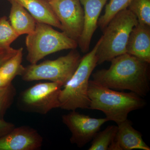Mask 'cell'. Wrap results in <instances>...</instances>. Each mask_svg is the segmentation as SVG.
Wrapping results in <instances>:
<instances>
[{
    "instance_id": "obj_20",
    "label": "cell",
    "mask_w": 150,
    "mask_h": 150,
    "mask_svg": "<svg viewBox=\"0 0 150 150\" xmlns=\"http://www.w3.org/2000/svg\"><path fill=\"white\" fill-rule=\"evenodd\" d=\"M19 35L5 16L0 18V49L9 48Z\"/></svg>"
},
{
    "instance_id": "obj_4",
    "label": "cell",
    "mask_w": 150,
    "mask_h": 150,
    "mask_svg": "<svg viewBox=\"0 0 150 150\" xmlns=\"http://www.w3.org/2000/svg\"><path fill=\"white\" fill-rule=\"evenodd\" d=\"M138 23L137 17L128 8L120 11L110 20L103 30L96 52L97 65L126 53L129 35Z\"/></svg>"
},
{
    "instance_id": "obj_11",
    "label": "cell",
    "mask_w": 150,
    "mask_h": 150,
    "mask_svg": "<svg viewBox=\"0 0 150 150\" xmlns=\"http://www.w3.org/2000/svg\"><path fill=\"white\" fill-rule=\"evenodd\" d=\"M83 6V30L77 43L83 53L88 52L93 35L97 28L102 9L108 0H80Z\"/></svg>"
},
{
    "instance_id": "obj_21",
    "label": "cell",
    "mask_w": 150,
    "mask_h": 150,
    "mask_svg": "<svg viewBox=\"0 0 150 150\" xmlns=\"http://www.w3.org/2000/svg\"><path fill=\"white\" fill-rule=\"evenodd\" d=\"M16 94V89L12 83L0 88V118L4 119L6 112L13 103Z\"/></svg>"
},
{
    "instance_id": "obj_1",
    "label": "cell",
    "mask_w": 150,
    "mask_h": 150,
    "mask_svg": "<svg viewBox=\"0 0 150 150\" xmlns=\"http://www.w3.org/2000/svg\"><path fill=\"white\" fill-rule=\"evenodd\" d=\"M109 69L97 71L93 81L113 90H127L144 97L149 91V64L126 53L110 61Z\"/></svg>"
},
{
    "instance_id": "obj_19",
    "label": "cell",
    "mask_w": 150,
    "mask_h": 150,
    "mask_svg": "<svg viewBox=\"0 0 150 150\" xmlns=\"http://www.w3.org/2000/svg\"><path fill=\"white\" fill-rule=\"evenodd\" d=\"M127 8L137 17L139 23L150 26V0H133Z\"/></svg>"
},
{
    "instance_id": "obj_16",
    "label": "cell",
    "mask_w": 150,
    "mask_h": 150,
    "mask_svg": "<svg viewBox=\"0 0 150 150\" xmlns=\"http://www.w3.org/2000/svg\"><path fill=\"white\" fill-rule=\"evenodd\" d=\"M23 48L18 49L16 54L0 67V88L11 84L16 76H21L25 67L22 65Z\"/></svg>"
},
{
    "instance_id": "obj_9",
    "label": "cell",
    "mask_w": 150,
    "mask_h": 150,
    "mask_svg": "<svg viewBox=\"0 0 150 150\" xmlns=\"http://www.w3.org/2000/svg\"><path fill=\"white\" fill-rule=\"evenodd\" d=\"M62 120L71 133V143L79 148L83 147L91 141L101 126L108 121L106 117L91 118L76 110L62 115Z\"/></svg>"
},
{
    "instance_id": "obj_18",
    "label": "cell",
    "mask_w": 150,
    "mask_h": 150,
    "mask_svg": "<svg viewBox=\"0 0 150 150\" xmlns=\"http://www.w3.org/2000/svg\"><path fill=\"white\" fill-rule=\"evenodd\" d=\"M133 0H110L105 6L104 13L99 18L98 25L103 30L115 15L120 11L128 8Z\"/></svg>"
},
{
    "instance_id": "obj_3",
    "label": "cell",
    "mask_w": 150,
    "mask_h": 150,
    "mask_svg": "<svg viewBox=\"0 0 150 150\" xmlns=\"http://www.w3.org/2000/svg\"><path fill=\"white\" fill-rule=\"evenodd\" d=\"M101 40L100 37L92 50L82 57L74 74L62 88L59 97L61 109L71 111L89 109V79L97 65L96 52Z\"/></svg>"
},
{
    "instance_id": "obj_7",
    "label": "cell",
    "mask_w": 150,
    "mask_h": 150,
    "mask_svg": "<svg viewBox=\"0 0 150 150\" xmlns=\"http://www.w3.org/2000/svg\"><path fill=\"white\" fill-rule=\"evenodd\" d=\"M63 86L51 81L35 84L21 93L17 105L25 112L47 114L52 109L60 108L59 94Z\"/></svg>"
},
{
    "instance_id": "obj_14",
    "label": "cell",
    "mask_w": 150,
    "mask_h": 150,
    "mask_svg": "<svg viewBox=\"0 0 150 150\" xmlns=\"http://www.w3.org/2000/svg\"><path fill=\"white\" fill-rule=\"evenodd\" d=\"M24 7L36 22L62 29L60 22L48 2L43 0H14Z\"/></svg>"
},
{
    "instance_id": "obj_17",
    "label": "cell",
    "mask_w": 150,
    "mask_h": 150,
    "mask_svg": "<svg viewBox=\"0 0 150 150\" xmlns=\"http://www.w3.org/2000/svg\"><path fill=\"white\" fill-rule=\"evenodd\" d=\"M118 130V126H109L98 131L92 140L88 150H108Z\"/></svg>"
},
{
    "instance_id": "obj_8",
    "label": "cell",
    "mask_w": 150,
    "mask_h": 150,
    "mask_svg": "<svg viewBox=\"0 0 150 150\" xmlns=\"http://www.w3.org/2000/svg\"><path fill=\"white\" fill-rule=\"evenodd\" d=\"M62 25V32L78 42L83 28L84 11L80 0H52L48 2Z\"/></svg>"
},
{
    "instance_id": "obj_10",
    "label": "cell",
    "mask_w": 150,
    "mask_h": 150,
    "mask_svg": "<svg viewBox=\"0 0 150 150\" xmlns=\"http://www.w3.org/2000/svg\"><path fill=\"white\" fill-rule=\"evenodd\" d=\"M43 138L35 129L28 126L14 128L0 138V150H37Z\"/></svg>"
},
{
    "instance_id": "obj_2",
    "label": "cell",
    "mask_w": 150,
    "mask_h": 150,
    "mask_svg": "<svg viewBox=\"0 0 150 150\" xmlns=\"http://www.w3.org/2000/svg\"><path fill=\"white\" fill-rule=\"evenodd\" d=\"M88 95L89 109L102 111L108 121L117 125L128 119L131 111L143 108L146 104L142 97L135 93L116 91L93 80L89 81Z\"/></svg>"
},
{
    "instance_id": "obj_15",
    "label": "cell",
    "mask_w": 150,
    "mask_h": 150,
    "mask_svg": "<svg viewBox=\"0 0 150 150\" xmlns=\"http://www.w3.org/2000/svg\"><path fill=\"white\" fill-rule=\"evenodd\" d=\"M11 4L9 15L11 25L19 35L28 34L34 31L35 19L24 7L14 0H8Z\"/></svg>"
},
{
    "instance_id": "obj_12",
    "label": "cell",
    "mask_w": 150,
    "mask_h": 150,
    "mask_svg": "<svg viewBox=\"0 0 150 150\" xmlns=\"http://www.w3.org/2000/svg\"><path fill=\"white\" fill-rule=\"evenodd\" d=\"M150 150L142 135L132 126V122L126 119L118 125V130L108 150Z\"/></svg>"
},
{
    "instance_id": "obj_13",
    "label": "cell",
    "mask_w": 150,
    "mask_h": 150,
    "mask_svg": "<svg viewBox=\"0 0 150 150\" xmlns=\"http://www.w3.org/2000/svg\"><path fill=\"white\" fill-rule=\"evenodd\" d=\"M126 53L141 61L150 63V26L138 24L129 35Z\"/></svg>"
},
{
    "instance_id": "obj_22",
    "label": "cell",
    "mask_w": 150,
    "mask_h": 150,
    "mask_svg": "<svg viewBox=\"0 0 150 150\" xmlns=\"http://www.w3.org/2000/svg\"><path fill=\"white\" fill-rule=\"evenodd\" d=\"M17 51L18 49H14L11 47L0 49V67L16 54Z\"/></svg>"
},
{
    "instance_id": "obj_5",
    "label": "cell",
    "mask_w": 150,
    "mask_h": 150,
    "mask_svg": "<svg viewBox=\"0 0 150 150\" xmlns=\"http://www.w3.org/2000/svg\"><path fill=\"white\" fill-rule=\"evenodd\" d=\"M28 51L26 59L30 64H37L50 54L67 49H76L77 41L51 25L37 22L34 31L25 38Z\"/></svg>"
},
{
    "instance_id": "obj_23",
    "label": "cell",
    "mask_w": 150,
    "mask_h": 150,
    "mask_svg": "<svg viewBox=\"0 0 150 150\" xmlns=\"http://www.w3.org/2000/svg\"><path fill=\"white\" fill-rule=\"evenodd\" d=\"M15 127L13 123L5 121L4 119L0 118V138L10 132Z\"/></svg>"
},
{
    "instance_id": "obj_24",
    "label": "cell",
    "mask_w": 150,
    "mask_h": 150,
    "mask_svg": "<svg viewBox=\"0 0 150 150\" xmlns=\"http://www.w3.org/2000/svg\"><path fill=\"white\" fill-rule=\"evenodd\" d=\"M43 1H46L49 2L50 1H52V0H43Z\"/></svg>"
},
{
    "instance_id": "obj_6",
    "label": "cell",
    "mask_w": 150,
    "mask_h": 150,
    "mask_svg": "<svg viewBox=\"0 0 150 150\" xmlns=\"http://www.w3.org/2000/svg\"><path fill=\"white\" fill-rule=\"evenodd\" d=\"M81 58L76 49H73L66 56L55 60H46L25 67L21 76L26 82L48 80L64 86L74 74Z\"/></svg>"
}]
</instances>
